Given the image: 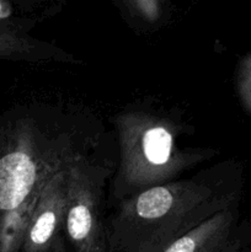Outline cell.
Wrapping results in <instances>:
<instances>
[{
	"label": "cell",
	"mask_w": 251,
	"mask_h": 252,
	"mask_svg": "<svg viewBox=\"0 0 251 252\" xmlns=\"http://www.w3.org/2000/svg\"><path fill=\"white\" fill-rule=\"evenodd\" d=\"M81 174L71 170L66 179V229L80 252L101 251L97 213Z\"/></svg>",
	"instance_id": "6da1fadb"
},
{
	"label": "cell",
	"mask_w": 251,
	"mask_h": 252,
	"mask_svg": "<svg viewBox=\"0 0 251 252\" xmlns=\"http://www.w3.org/2000/svg\"><path fill=\"white\" fill-rule=\"evenodd\" d=\"M66 177L63 172L49 180L42 189L36 216L27 234L30 252L44 251L56 234L62 217L65 214Z\"/></svg>",
	"instance_id": "7a4b0ae2"
},
{
	"label": "cell",
	"mask_w": 251,
	"mask_h": 252,
	"mask_svg": "<svg viewBox=\"0 0 251 252\" xmlns=\"http://www.w3.org/2000/svg\"><path fill=\"white\" fill-rule=\"evenodd\" d=\"M37 182V164L22 152L0 159V209L12 211L21 206Z\"/></svg>",
	"instance_id": "3957f363"
},
{
	"label": "cell",
	"mask_w": 251,
	"mask_h": 252,
	"mask_svg": "<svg viewBox=\"0 0 251 252\" xmlns=\"http://www.w3.org/2000/svg\"><path fill=\"white\" fill-rule=\"evenodd\" d=\"M174 204V196L166 187H154L143 192L135 202L138 217L155 219L164 217Z\"/></svg>",
	"instance_id": "277c9868"
},
{
	"label": "cell",
	"mask_w": 251,
	"mask_h": 252,
	"mask_svg": "<svg viewBox=\"0 0 251 252\" xmlns=\"http://www.w3.org/2000/svg\"><path fill=\"white\" fill-rule=\"evenodd\" d=\"M221 225L223 221H214L209 231H192L172 243L162 252H216L219 239V231L216 230Z\"/></svg>",
	"instance_id": "5b68a950"
},
{
	"label": "cell",
	"mask_w": 251,
	"mask_h": 252,
	"mask_svg": "<svg viewBox=\"0 0 251 252\" xmlns=\"http://www.w3.org/2000/svg\"><path fill=\"white\" fill-rule=\"evenodd\" d=\"M172 137L164 127H154L147 130L143 137V152L150 164L164 165L171 155Z\"/></svg>",
	"instance_id": "8992f818"
},
{
	"label": "cell",
	"mask_w": 251,
	"mask_h": 252,
	"mask_svg": "<svg viewBox=\"0 0 251 252\" xmlns=\"http://www.w3.org/2000/svg\"><path fill=\"white\" fill-rule=\"evenodd\" d=\"M239 88H240V94L244 103L251 112V54L241 65Z\"/></svg>",
	"instance_id": "52a82bcc"
},
{
	"label": "cell",
	"mask_w": 251,
	"mask_h": 252,
	"mask_svg": "<svg viewBox=\"0 0 251 252\" xmlns=\"http://www.w3.org/2000/svg\"><path fill=\"white\" fill-rule=\"evenodd\" d=\"M0 10H1V5H0Z\"/></svg>",
	"instance_id": "ba28073f"
}]
</instances>
